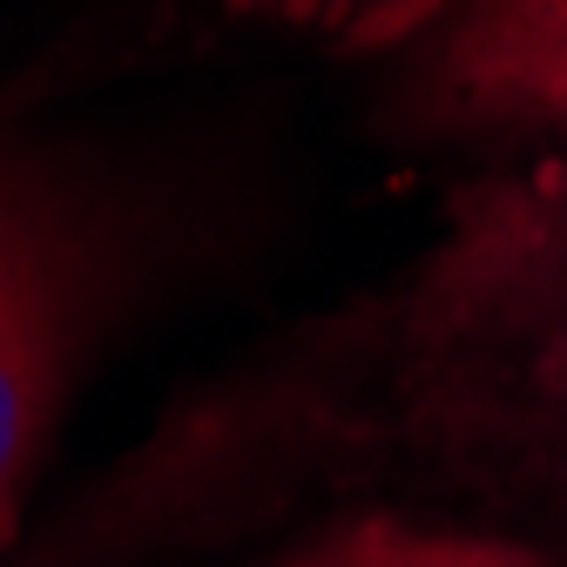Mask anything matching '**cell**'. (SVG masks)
Segmentation results:
<instances>
[{"instance_id": "obj_1", "label": "cell", "mask_w": 567, "mask_h": 567, "mask_svg": "<svg viewBox=\"0 0 567 567\" xmlns=\"http://www.w3.org/2000/svg\"><path fill=\"white\" fill-rule=\"evenodd\" d=\"M412 109L446 128L567 122V0H433Z\"/></svg>"}, {"instance_id": "obj_2", "label": "cell", "mask_w": 567, "mask_h": 567, "mask_svg": "<svg viewBox=\"0 0 567 567\" xmlns=\"http://www.w3.org/2000/svg\"><path fill=\"white\" fill-rule=\"evenodd\" d=\"M270 567H567V560L547 547L507 540V534L433 527V520H405V514H359Z\"/></svg>"}]
</instances>
